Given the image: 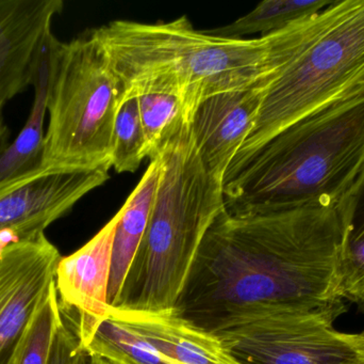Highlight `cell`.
I'll list each match as a JSON object with an SVG mask.
<instances>
[{"instance_id": "6da1fadb", "label": "cell", "mask_w": 364, "mask_h": 364, "mask_svg": "<svg viewBox=\"0 0 364 364\" xmlns=\"http://www.w3.org/2000/svg\"><path fill=\"white\" fill-rule=\"evenodd\" d=\"M346 246L337 207L255 215L224 209L174 309L218 335L261 314L346 307L340 284Z\"/></svg>"}, {"instance_id": "7a4b0ae2", "label": "cell", "mask_w": 364, "mask_h": 364, "mask_svg": "<svg viewBox=\"0 0 364 364\" xmlns=\"http://www.w3.org/2000/svg\"><path fill=\"white\" fill-rule=\"evenodd\" d=\"M318 14L255 38L205 33L186 16L164 23L114 21L94 29L122 87V102L151 88L178 93L191 123L203 100L275 79L344 12Z\"/></svg>"}, {"instance_id": "3957f363", "label": "cell", "mask_w": 364, "mask_h": 364, "mask_svg": "<svg viewBox=\"0 0 364 364\" xmlns=\"http://www.w3.org/2000/svg\"><path fill=\"white\" fill-rule=\"evenodd\" d=\"M364 169V89L290 124L232 160L225 209L255 215L337 207Z\"/></svg>"}, {"instance_id": "277c9868", "label": "cell", "mask_w": 364, "mask_h": 364, "mask_svg": "<svg viewBox=\"0 0 364 364\" xmlns=\"http://www.w3.org/2000/svg\"><path fill=\"white\" fill-rule=\"evenodd\" d=\"M159 156L155 202L117 309L176 307L203 239L225 209L222 182L203 166L190 123L182 126Z\"/></svg>"}, {"instance_id": "5b68a950", "label": "cell", "mask_w": 364, "mask_h": 364, "mask_svg": "<svg viewBox=\"0 0 364 364\" xmlns=\"http://www.w3.org/2000/svg\"><path fill=\"white\" fill-rule=\"evenodd\" d=\"M122 87L94 29L53 41L43 169L110 170Z\"/></svg>"}, {"instance_id": "8992f818", "label": "cell", "mask_w": 364, "mask_h": 364, "mask_svg": "<svg viewBox=\"0 0 364 364\" xmlns=\"http://www.w3.org/2000/svg\"><path fill=\"white\" fill-rule=\"evenodd\" d=\"M363 89L364 0H348L339 19L269 83L254 128L235 157Z\"/></svg>"}, {"instance_id": "52a82bcc", "label": "cell", "mask_w": 364, "mask_h": 364, "mask_svg": "<svg viewBox=\"0 0 364 364\" xmlns=\"http://www.w3.org/2000/svg\"><path fill=\"white\" fill-rule=\"evenodd\" d=\"M346 311L272 312L216 336L240 364H364L360 333H342L333 325Z\"/></svg>"}, {"instance_id": "ba28073f", "label": "cell", "mask_w": 364, "mask_h": 364, "mask_svg": "<svg viewBox=\"0 0 364 364\" xmlns=\"http://www.w3.org/2000/svg\"><path fill=\"white\" fill-rule=\"evenodd\" d=\"M61 258L45 234L0 249V364H18L32 322L55 284Z\"/></svg>"}, {"instance_id": "9c48e42d", "label": "cell", "mask_w": 364, "mask_h": 364, "mask_svg": "<svg viewBox=\"0 0 364 364\" xmlns=\"http://www.w3.org/2000/svg\"><path fill=\"white\" fill-rule=\"evenodd\" d=\"M109 170L42 169L0 189V249L36 241L79 200L106 183Z\"/></svg>"}, {"instance_id": "30bf717a", "label": "cell", "mask_w": 364, "mask_h": 364, "mask_svg": "<svg viewBox=\"0 0 364 364\" xmlns=\"http://www.w3.org/2000/svg\"><path fill=\"white\" fill-rule=\"evenodd\" d=\"M121 212L82 248L61 258L55 276L62 316L85 345L96 325L108 318L113 239Z\"/></svg>"}, {"instance_id": "8fae6325", "label": "cell", "mask_w": 364, "mask_h": 364, "mask_svg": "<svg viewBox=\"0 0 364 364\" xmlns=\"http://www.w3.org/2000/svg\"><path fill=\"white\" fill-rule=\"evenodd\" d=\"M61 0H0V107L33 85Z\"/></svg>"}, {"instance_id": "7c38bea8", "label": "cell", "mask_w": 364, "mask_h": 364, "mask_svg": "<svg viewBox=\"0 0 364 364\" xmlns=\"http://www.w3.org/2000/svg\"><path fill=\"white\" fill-rule=\"evenodd\" d=\"M211 96L203 100L191 120V130L203 166L222 182L242 143L254 128L269 83Z\"/></svg>"}, {"instance_id": "4fadbf2b", "label": "cell", "mask_w": 364, "mask_h": 364, "mask_svg": "<svg viewBox=\"0 0 364 364\" xmlns=\"http://www.w3.org/2000/svg\"><path fill=\"white\" fill-rule=\"evenodd\" d=\"M109 316L140 336L168 364H240L215 333L173 309L140 311L110 308Z\"/></svg>"}, {"instance_id": "5bb4252c", "label": "cell", "mask_w": 364, "mask_h": 364, "mask_svg": "<svg viewBox=\"0 0 364 364\" xmlns=\"http://www.w3.org/2000/svg\"><path fill=\"white\" fill-rule=\"evenodd\" d=\"M161 160L153 158L140 183L119 209V222L113 239L112 267L109 284L108 303L114 308L126 276L144 236L159 184Z\"/></svg>"}, {"instance_id": "9a60e30c", "label": "cell", "mask_w": 364, "mask_h": 364, "mask_svg": "<svg viewBox=\"0 0 364 364\" xmlns=\"http://www.w3.org/2000/svg\"><path fill=\"white\" fill-rule=\"evenodd\" d=\"M336 0H264L252 12L233 23L215 29L205 30V33L223 38H245L250 34L260 36L289 27L296 21L309 19L325 10Z\"/></svg>"}, {"instance_id": "2e32d148", "label": "cell", "mask_w": 364, "mask_h": 364, "mask_svg": "<svg viewBox=\"0 0 364 364\" xmlns=\"http://www.w3.org/2000/svg\"><path fill=\"white\" fill-rule=\"evenodd\" d=\"M136 100L146 136L147 158L153 160L188 121L175 91L151 88L141 92Z\"/></svg>"}, {"instance_id": "e0dca14e", "label": "cell", "mask_w": 364, "mask_h": 364, "mask_svg": "<svg viewBox=\"0 0 364 364\" xmlns=\"http://www.w3.org/2000/svg\"><path fill=\"white\" fill-rule=\"evenodd\" d=\"M82 346L110 364H168L151 344L109 316Z\"/></svg>"}, {"instance_id": "ac0fdd59", "label": "cell", "mask_w": 364, "mask_h": 364, "mask_svg": "<svg viewBox=\"0 0 364 364\" xmlns=\"http://www.w3.org/2000/svg\"><path fill=\"white\" fill-rule=\"evenodd\" d=\"M147 158V142L136 98L121 103L112 137L111 166L119 173L134 172Z\"/></svg>"}, {"instance_id": "d6986e66", "label": "cell", "mask_w": 364, "mask_h": 364, "mask_svg": "<svg viewBox=\"0 0 364 364\" xmlns=\"http://www.w3.org/2000/svg\"><path fill=\"white\" fill-rule=\"evenodd\" d=\"M61 324V310L53 284L32 322L18 364H49L53 342Z\"/></svg>"}, {"instance_id": "ffe728a7", "label": "cell", "mask_w": 364, "mask_h": 364, "mask_svg": "<svg viewBox=\"0 0 364 364\" xmlns=\"http://www.w3.org/2000/svg\"><path fill=\"white\" fill-rule=\"evenodd\" d=\"M340 288L344 301H352L364 310V239L348 243Z\"/></svg>"}, {"instance_id": "44dd1931", "label": "cell", "mask_w": 364, "mask_h": 364, "mask_svg": "<svg viewBox=\"0 0 364 364\" xmlns=\"http://www.w3.org/2000/svg\"><path fill=\"white\" fill-rule=\"evenodd\" d=\"M348 233V243L364 239V169L337 207Z\"/></svg>"}, {"instance_id": "7402d4cb", "label": "cell", "mask_w": 364, "mask_h": 364, "mask_svg": "<svg viewBox=\"0 0 364 364\" xmlns=\"http://www.w3.org/2000/svg\"><path fill=\"white\" fill-rule=\"evenodd\" d=\"M2 109H4V107H0V152L9 145V128L6 125V122H4Z\"/></svg>"}, {"instance_id": "603a6c76", "label": "cell", "mask_w": 364, "mask_h": 364, "mask_svg": "<svg viewBox=\"0 0 364 364\" xmlns=\"http://www.w3.org/2000/svg\"><path fill=\"white\" fill-rule=\"evenodd\" d=\"M361 338L364 340V331L360 333Z\"/></svg>"}]
</instances>
